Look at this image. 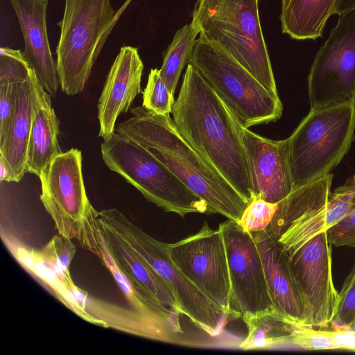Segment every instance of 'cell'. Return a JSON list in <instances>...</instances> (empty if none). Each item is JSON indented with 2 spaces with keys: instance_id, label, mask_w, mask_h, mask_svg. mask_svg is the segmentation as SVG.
I'll list each match as a JSON object with an SVG mask.
<instances>
[{
  "instance_id": "obj_1",
  "label": "cell",
  "mask_w": 355,
  "mask_h": 355,
  "mask_svg": "<svg viewBox=\"0 0 355 355\" xmlns=\"http://www.w3.org/2000/svg\"><path fill=\"white\" fill-rule=\"evenodd\" d=\"M182 137L247 202L252 199L248 164L229 108L188 64L173 105Z\"/></svg>"
},
{
  "instance_id": "obj_2",
  "label": "cell",
  "mask_w": 355,
  "mask_h": 355,
  "mask_svg": "<svg viewBox=\"0 0 355 355\" xmlns=\"http://www.w3.org/2000/svg\"><path fill=\"white\" fill-rule=\"evenodd\" d=\"M130 113L117 125L116 132L149 150L206 202L210 214L239 222L247 202L182 137L170 114H157L142 106L131 108Z\"/></svg>"
},
{
  "instance_id": "obj_3",
  "label": "cell",
  "mask_w": 355,
  "mask_h": 355,
  "mask_svg": "<svg viewBox=\"0 0 355 355\" xmlns=\"http://www.w3.org/2000/svg\"><path fill=\"white\" fill-rule=\"evenodd\" d=\"M192 17L200 35L232 56L268 91L278 94L258 0H197Z\"/></svg>"
},
{
  "instance_id": "obj_4",
  "label": "cell",
  "mask_w": 355,
  "mask_h": 355,
  "mask_svg": "<svg viewBox=\"0 0 355 355\" xmlns=\"http://www.w3.org/2000/svg\"><path fill=\"white\" fill-rule=\"evenodd\" d=\"M132 0L115 10L110 0H65L56 48V68L62 91L82 92L107 37Z\"/></svg>"
},
{
  "instance_id": "obj_5",
  "label": "cell",
  "mask_w": 355,
  "mask_h": 355,
  "mask_svg": "<svg viewBox=\"0 0 355 355\" xmlns=\"http://www.w3.org/2000/svg\"><path fill=\"white\" fill-rule=\"evenodd\" d=\"M355 103L310 110L287 138L295 188L330 173L354 138Z\"/></svg>"
},
{
  "instance_id": "obj_6",
  "label": "cell",
  "mask_w": 355,
  "mask_h": 355,
  "mask_svg": "<svg viewBox=\"0 0 355 355\" xmlns=\"http://www.w3.org/2000/svg\"><path fill=\"white\" fill-rule=\"evenodd\" d=\"M189 64L245 127L281 117L283 105L279 95L268 91L232 56L201 35L196 41Z\"/></svg>"
},
{
  "instance_id": "obj_7",
  "label": "cell",
  "mask_w": 355,
  "mask_h": 355,
  "mask_svg": "<svg viewBox=\"0 0 355 355\" xmlns=\"http://www.w3.org/2000/svg\"><path fill=\"white\" fill-rule=\"evenodd\" d=\"M102 159L148 201L184 217L210 214L206 202L178 179L149 150L118 132L101 145Z\"/></svg>"
},
{
  "instance_id": "obj_8",
  "label": "cell",
  "mask_w": 355,
  "mask_h": 355,
  "mask_svg": "<svg viewBox=\"0 0 355 355\" xmlns=\"http://www.w3.org/2000/svg\"><path fill=\"white\" fill-rule=\"evenodd\" d=\"M333 175L295 188L277 202L274 217L265 231L284 251L297 248L340 220L353 203L354 185L347 181L330 193Z\"/></svg>"
},
{
  "instance_id": "obj_9",
  "label": "cell",
  "mask_w": 355,
  "mask_h": 355,
  "mask_svg": "<svg viewBox=\"0 0 355 355\" xmlns=\"http://www.w3.org/2000/svg\"><path fill=\"white\" fill-rule=\"evenodd\" d=\"M98 215L166 282L177 298L182 313L197 327L216 336L227 320H234L178 269L170 257L169 243L152 237L116 209H103Z\"/></svg>"
},
{
  "instance_id": "obj_10",
  "label": "cell",
  "mask_w": 355,
  "mask_h": 355,
  "mask_svg": "<svg viewBox=\"0 0 355 355\" xmlns=\"http://www.w3.org/2000/svg\"><path fill=\"white\" fill-rule=\"evenodd\" d=\"M311 110L355 103V10L339 15L308 76Z\"/></svg>"
},
{
  "instance_id": "obj_11",
  "label": "cell",
  "mask_w": 355,
  "mask_h": 355,
  "mask_svg": "<svg viewBox=\"0 0 355 355\" xmlns=\"http://www.w3.org/2000/svg\"><path fill=\"white\" fill-rule=\"evenodd\" d=\"M331 247L324 231L294 250H282L304 304L302 326L328 327L336 314L339 294L333 282Z\"/></svg>"
},
{
  "instance_id": "obj_12",
  "label": "cell",
  "mask_w": 355,
  "mask_h": 355,
  "mask_svg": "<svg viewBox=\"0 0 355 355\" xmlns=\"http://www.w3.org/2000/svg\"><path fill=\"white\" fill-rule=\"evenodd\" d=\"M171 259L201 291L220 306L233 319L241 318L231 302V284L223 234L205 221L200 230L169 243Z\"/></svg>"
},
{
  "instance_id": "obj_13",
  "label": "cell",
  "mask_w": 355,
  "mask_h": 355,
  "mask_svg": "<svg viewBox=\"0 0 355 355\" xmlns=\"http://www.w3.org/2000/svg\"><path fill=\"white\" fill-rule=\"evenodd\" d=\"M82 153L76 148L60 153L42 171L41 201L60 235L78 241L93 208L82 173Z\"/></svg>"
},
{
  "instance_id": "obj_14",
  "label": "cell",
  "mask_w": 355,
  "mask_h": 355,
  "mask_svg": "<svg viewBox=\"0 0 355 355\" xmlns=\"http://www.w3.org/2000/svg\"><path fill=\"white\" fill-rule=\"evenodd\" d=\"M218 229L225 245L234 310L241 318L275 309L252 233L230 219L219 224Z\"/></svg>"
},
{
  "instance_id": "obj_15",
  "label": "cell",
  "mask_w": 355,
  "mask_h": 355,
  "mask_svg": "<svg viewBox=\"0 0 355 355\" xmlns=\"http://www.w3.org/2000/svg\"><path fill=\"white\" fill-rule=\"evenodd\" d=\"M230 112L247 158L252 198L281 201L295 189L287 139L272 140L257 135Z\"/></svg>"
},
{
  "instance_id": "obj_16",
  "label": "cell",
  "mask_w": 355,
  "mask_h": 355,
  "mask_svg": "<svg viewBox=\"0 0 355 355\" xmlns=\"http://www.w3.org/2000/svg\"><path fill=\"white\" fill-rule=\"evenodd\" d=\"M144 64L138 49L123 46L116 55L105 80L98 102V137L103 141L115 133L118 116L130 109L141 92Z\"/></svg>"
},
{
  "instance_id": "obj_17",
  "label": "cell",
  "mask_w": 355,
  "mask_h": 355,
  "mask_svg": "<svg viewBox=\"0 0 355 355\" xmlns=\"http://www.w3.org/2000/svg\"><path fill=\"white\" fill-rule=\"evenodd\" d=\"M24 40L23 55L43 89L55 97L60 85L46 29L48 0H10Z\"/></svg>"
},
{
  "instance_id": "obj_18",
  "label": "cell",
  "mask_w": 355,
  "mask_h": 355,
  "mask_svg": "<svg viewBox=\"0 0 355 355\" xmlns=\"http://www.w3.org/2000/svg\"><path fill=\"white\" fill-rule=\"evenodd\" d=\"M74 312L87 321L111 327L146 338L184 345V331L161 323L135 310L127 311L92 298L78 287L73 290Z\"/></svg>"
},
{
  "instance_id": "obj_19",
  "label": "cell",
  "mask_w": 355,
  "mask_h": 355,
  "mask_svg": "<svg viewBox=\"0 0 355 355\" xmlns=\"http://www.w3.org/2000/svg\"><path fill=\"white\" fill-rule=\"evenodd\" d=\"M97 214L98 211L94 209L87 218L78 241L81 246L94 252L101 259L133 310L161 323L182 330L180 322V315L182 313L149 295L122 272L103 241L97 225Z\"/></svg>"
},
{
  "instance_id": "obj_20",
  "label": "cell",
  "mask_w": 355,
  "mask_h": 355,
  "mask_svg": "<svg viewBox=\"0 0 355 355\" xmlns=\"http://www.w3.org/2000/svg\"><path fill=\"white\" fill-rule=\"evenodd\" d=\"M251 233L261 259L274 308L291 322L302 325L304 304L284 252L265 230Z\"/></svg>"
},
{
  "instance_id": "obj_21",
  "label": "cell",
  "mask_w": 355,
  "mask_h": 355,
  "mask_svg": "<svg viewBox=\"0 0 355 355\" xmlns=\"http://www.w3.org/2000/svg\"><path fill=\"white\" fill-rule=\"evenodd\" d=\"M97 225L105 245L125 276L164 305L182 313L166 282L125 240L102 222L98 214Z\"/></svg>"
},
{
  "instance_id": "obj_22",
  "label": "cell",
  "mask_w": 355,
  "mask_h": 355,
  "mask_svg": "<svg viewBox=\"0 0 355 355\" xmlns=\"http://www.w3.org/2000/svg\"><path fill=\"white\" fill-rule=\"evenodd\" d=\"M37 81L32 69L19 89L7 139L0 149V157L10 171V182H19L26 173L27 150L33 120Z\"/></svg>"
},
{
  "instance_id": "obj_23",
  "label": "cell",
  "mask_w": 355,
  "mask_h": 355,
  "mask_svg": "<svg viewBox=\"0 0 355 355\" xmlns=\"http://www.w3.org/2000/svg\"><path fill=\"white\" fill-rule=\"evenodd\" d=\"M51 98L38 80L26 172L39 178L52 160L62 153L58 141L60 121L52 107Z\"/></svg>"
},
{
  "instance_id": "obj_24",
  "label": "cell",
  "mask_w": 355,
  "mask_h": 355,
  "mask_svg": "<svg viewBox=\"0 0 355 355\" xmlns=\"http://www.w3.org/2000/svg\"><path fill=\"white\" fill-rule=\"evenodd\" d=\"M336 0H282V30L299 40H316L322 32Z\"/></svg>"
},
{
  "instance_id": "obj_25",
  "label": "cell",
  "mask_w": 355,
  "mask_h": 355,
  "mask_svg": "<svg viewBox=\"0 0 355 355\" xmlns=\"http://www.w3.org/2000/svg\"><path fill=\"white\" fill-rule=\"evenodd\" d=\"M32 71L19 50L0 49V149L4 146L14 116L18 94Z\"/></svg>"
},
{
  "instance_id": "obj_26",
  "label": "cell",
  "mask_w": 355,
  "mask_h": 355,
  "mask_svg": "<svg viewBox=\"0 0 355 355\" xmlns=\"http://www.w3.org/2000/svg\"><path fill=\"white\" fill-rule=\"evenodd\" d=\"M248 335L239 348L243 350H270L287 348V340L294 325L275 309L241 318Z\"/></svg>"
},
{
  "instance_id": "obj_27",
  "label": "cell",
  "mask_w": 355,
  "mask_h": 355,
  "mask_svg": "<svg viewBox=\"0 0 355 355\" xmlns=\"http://www.w3.org/2000/svg\"><path fill=\"white\" fill-rule=\"evenodd\" d=\"M200 29L192 21L177 31L164 53L160 76L174 96L182 69L189 64Z\"/></svg>"
},
{
  "instance_id": "obj_28",
  "label": "cell",
  "mask_w": 355,
  "mask_h": 355,
  "mask_svg": "<svg viewBox=\"0 0 355 355\" xmlns=\"http://www.w3.org/2000/svg\"><path fill=\"white\" fill-rule=\"evenodd\" d=\"M40 251L66 287L70 290L75 286L69 272L70 263L76 251L71 239L55 236Z\"/></svg>"
},
{
  "instance_id": "obj_29",
  "label": "cell",
  "mask_w": 355,
  "mask_h": 355,
  "mask_svg": "<svg viewBox=\"0 0 355 355\" xmlns=\"http://www.w3.org/2000/svg\"><path fill=\"white\" fill-rule=\"evenodd\" d=\"M142 94L141 106L144 108L161 115L172 113L175 98L161 77L159 69H150Z\"/></svg>"
},
{
  "instance_id": "obj_30",
  "label": "cell",
  "mask_w": 355,
  "mask_h": 355,
  "mask_svg": "<svg viewBox=\"0 0 355 355\" xmlns=\"http://www.w3.org/2000/svg\"><path fill=\"white\" fill-rule=\"evenodd\" d=\"M304 350L338 349L333 331L294 324L287 340V348Z\"/></svg>"
},
{
  "instance_id": "obj_31",
  "label": "cell",
  "mask_w": 355,
  "mask_h": 355,
  "mask_svg": "<svg viewBox=\"0 0 355 355\" xmlns=\"http://www.w3.org/2000/svg\"><path fill=\"white\" fill-rule=\"evenodd\" d=\"M277 208V203L252 198L247 203L238 223L246 232L263 231L271 223Z\"/></svg>"
},
{
  "instance_id": "obj_32",
  "label": "cell",
  "mask_w": 355,
  "mask_h": 355,
  "mask_svg": "<svg viewBox=\"0 0 355 355\" xmlns=\"http://www.w3.org/2000/svg\"><path fill=\"white\" fill-rule=\"evenodd\" d=\"M338 294L337 312L330 324L333 329H346L355 318V266Z\"/></svg>"
},
{
  "instance_id": "obj_33",
  "label": "cell",
  "mask_w": 355,
  "mask_h": 355,
  "mask_svg": "<svg viewBox=\"0 0 355 355\" xmlns=\"http://www.w3.org/2000/svg\"><path fill=\"white\" fill-rule=\"evenodd\" d=\"M327 232L331 246L355 248V203H352L347 214Z\"/></svg>"
},
{
  "instance_id": "obj_34",
  "label": "cell",
  "mask_w": 355,
  "mask_h": 355,
  "mask_svg": "<svg viewBox=\"0 0 355 355\" xmlns=\"http://www.w3.org/2000/svg\"><path fill=\"white\" fill-rule=\"evenodd\" d=\"M332 331L338 349L355 351V331L337 329Z\"/></svg>"
},
{
  "instance_id": "obj_35",
  "label": "cell",
  "mask_w": 355,
  "mask_h": 355,
  "mask_svg": "<svg viewBox=\"0 0 355 355\" xmlns=\"http://www.w3.org/2000/svg\"><path fill=\"white\" fill-rule=\"evenodd\" d=\"M355 10V0H336L333 15H344Z\"/></svg>"
},
{
  "instance_id": "obj_36",
  "label": "cell",
  "mask_w": 355,
  "mask_h": 355,
  "mask_svg": "<svg viewBox=\"0 0 355 355\" xmlns=\"http://www.w3.org/2000/svg\"><path fill=\"white\" fill-rule=\"evenodd\" d=\"M0 181L1 182L5 181V182H10V171L9 169L3 159L0 157Z\"/></svg>"
},
{
  "instance_id": "obj_37",
  "label": "cell",
  "mask_w": 355,
  "mask_h": 355,
  "mask_svg": "<svg viewBox=\"0 0 355 355\" xmlns=\"http://www.w3.org/2000/svg\"><path fill=\"white\" fill-rule=\"evenodd\" d=\"M346 329H349L353 331H355V318L352 321V322L348 325V327Z\"/></svg>"
},
{
  "instance_id": "obj_38",
  "label": "cell",
  "mask_w": 355,
  "mask_h": 355,
  "mask_svg": "<svg viewBox=\"0 0 355 355\" xmlns=\"http://www.w3.org/2000/svg\"><path fill=\"white\" fill-rule=\"evenodd\" d=\"M355 186V175L349 179ZM353 203H355V192L353 198Z\"/></svg>"
}]
</instances>
